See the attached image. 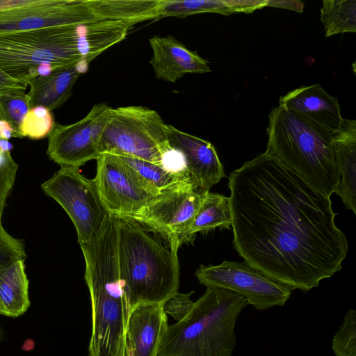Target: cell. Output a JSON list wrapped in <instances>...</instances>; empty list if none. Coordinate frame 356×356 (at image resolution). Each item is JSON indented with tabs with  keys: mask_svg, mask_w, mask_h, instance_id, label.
Listing matches in <instances>:
<instances>
[{
	"mask_svg": "<svg viewBox=\"0 0 356 356\" xmlns=\"http://www.w3.org/2000/svg\"><path fill=\"white\" fill-rule=\"evenodd\" d=\"M233 245L244 261L307 292L341 268L348 245L330 197L265 152L229 177Z\"/></svg>",
	"mask_w": 356,
	"mask_h": 356,
	"instance_id": "6da1fadb",
	"label": "cell"
},
{
	"mask_svg": "<svg viewBox=\"0 0 356 356\" xmlns=\"http://www.w3.org/2000/svg\"><path fill=\"white\" fill-rule=\"evenodd\" d=\"M79 245L91 302L88 356H130L127 328L131 307L120 274L118 218L107 216L95 236Z\"/></svg>",
	"mask_w": 356,
	"mask_h": 356,
	"instance_id": "7a4b0ae2",
	"label": "cell"
},
{
	"mask_svg": "<svg viewBox=\"0 0 356 356\" xmlns=\"http://www.w3.org/2000/svg\"><path fill=\"white\" fill-rule=\"evenodd\" d=\"M117 42L109 21L0 35V70L27 84L44 64L53 70L88 63ZM28 85V84H27Z\"/></svg>",
	"mask_w": 356,
	"mask_h": 356,
	"instance_id": "3957f363",
	"label": "cell"
},
{
	"mask_svg": "<svg viewBox=\"0 0 356 356\" xmlns=\"http://www.w3.org/2000/svg\"><path fill=\"white\" fill-rule=\"evenodd\" d=\"M248 305L233 291L207 287L186 316L168 325L156 356H232L236 322Z\"/></svg>",
	"mask_w": 356,
	"mask_h": 356,
	"instance_id": "277c9868",
	"label": "cell"
},
{
	"mask_svg": "<svg viewBox=\"0 0 356 356\" xmlns=\"http://www.w3.org/2000/svg\"><path fill=\"white\" fill-rule=\"evenodd\" d=\"M118 252L120 278L131 308L140 303L162 305L178 291L177 253L131 218H118Z\"/></svg>",
	"mask_w": 356,
	"mask_h": 356,
	"instance_id": "5b68a950",
	"label": "cell"
},
{
	"mask_svg": "<svg viewBox=\"0 0 356 356\" xmlns=\"http://www.w3.org/2000/svg\"><path fill=\"white\" fill-rule=\"evenodd\" d=\"M266 131V152L330 197L339 181L332 145L333 134L280 105L271 110Z\"/></svg>",
	"mask_w": 356,
	"mask_h": 356,
	"instance_id": "8992f818",
	"label": "cell"
},
{
	"mask_svg": "<svg viewBox=\"0 0 356 356\" xmlns=\"http://www.w3.org/2000/svg\"><path fill=\"white\" fill-rule=\"evenodd\" d=\"M99 147L101 154L126 155L161 165L162 155L170 147L167 124L147 107L111 108Z\"/></svg>",
	"mask_w": 356,
	"mask_h": 356,
	"instance_id": "52a82bcc",
	"label": "cell"
},
{
	"mask_svg": "<svg viewBox=\"0 0 356 356\" xmlns=\"http://www.w3.org/2000/svg\"><path fill=\"white\" fill-rule=\"evenodd\" d=\"M41 188L56 200L72 221L79 244L93 238L109 215L92 180L83 176L79 168L60 166Z\"/></svg>",
	"mask_w": 356,
	"mask_h": 356,
	"instance_id": "ba28073f",
	"label": "cell"
},
{
	"mask_svg": "<svg viewBox=\"0 0 356 356\" xmlns=\"http://www.w3.org/2000/svg\"><path fill=\"white\" fill-rule=\"evenodd\" d=\"M204 193L191 182H182L159 193L129 218L161 236L177 253L183 243L191 242L188 231Z\"/></svg>",
	"mask_w": 356,
	"mask_h": 356,
	"instance_id": "9c48e42d",
	"label": "cell"
},
{
	"mask_svg": "<svg viewBox=\"0 0 356 356\" xmlns=\"http://www.w3.org/2000/svg\"><path fill=\"white\" fill-rule=\"evenodd\" d=\"M207 287L229 290L243 296L255 309L262 311L283 306L291 290L253 268L245 261H224L218 265H201L195 273Z\"/></svg>",
	"mask_w": 356,
	"mask_h": 356,
	"instance_id": "30bf717a",
	"label": "cell"
},
{
	"mask_svg": "<svg viewBox=\"0 0 356 356\" xmlns=\"http://www.w3.org/2000/svg\"><path fill=\"white\" fill-rule=\"evenodd\" d=\"M96 161L93 181L109 214L129 218L157 195L117 155L104 153Z\"/></svg>",
	"mask_w": 356,
	"mask_h": 356,
	"instance_id": "8fae6325",
	"label": "cell"
},
{
	"mask_svg": "<svg viewBox=\"0 0 356 356\" xmlns=\"http://www.w3.org/2000/svg\"><path fill=\"white\" fill-rule=\"evenodd\" d=\"M112 107L95 104L82 120L63 125L54 122L48 136L47 154L60 166L79 168L101 155L99 140Z\"/></svg>",
	"mask_w": 356,
	"mask_h": 356,
	"instance_id": "7c38bea8",
	"label": "cell"
},
{
	"mask_svg": "<svg viewBox=\"0 0 356 356\" xmlns=\"http://www.w3.org/2000/svg\"><path fill=\"white\" fill-rule=\"evenodd\" d=\"M99 21L88 0H42L35 6L0 13V35Z\"/></svg>",
	"mask_w": 356,
	"mask_h": 356,
	"instance_id": "4fadbf2b",
	"label": "cell"
},
{
	"mask_svg": "<svg viewBox=\"0 0 356 356\" xmlns=\"http://www.w3.org/2000/svg\"><path fill=\"white\" fill-rule=\"evenodd\" d=\"M168 141L184 158L186 170L195 188L202 192L225 177L224 168L214 146L200 138L167 124Z\"/></svg>",
	"mask_w": 356,
	"mask_h": 356,
	"instance_id": "5bb4252c",
	"label": "cell"
},
{
	"mask_svg": "<svg viewBox=\"0 0 356 356\" xmlns=\"http://www.w3.org/2000/svg\"><path fill=\"white\" fill-rule=\"evenodd\" d=\"M279 105L332 134L340 129L343 119L337 97L328 94L318 83L289 91L280 98Z\"/></svg>",
	"mask_w": 356,
	"mask_h": 356,
	"instance_id": "9a60e30c",
	"label": "cell"
},
{
	"mask_svg": "<svg viewBox=\"0 0 356 356\" xmlns=\"http://www.w3.org/2000/svg\"><path fill=\"white\" fill-rule=\"evenodd\" d=\"M149 43L152 51L149 63L159 79L175 83L188 73L211 72L207 60L172 35H155L149 40Z\"/></svg>",
	"mask_w": 356,
	"mask_h": 356,
	"instance_id": "2e32d148",
	"label": "cell"
},
{
	"mask_svg": "<svg viewBox=\"0 0 356 356\" xmlns=\"http://www.w3.org/2000/svg\"><path fill=\"white\" fill-rule=\"evenodd\" d=\"M168 325L161 304L140 303L131 309L127 328L130 356H156Z\"/></svg>",
	"mask_w": 356,
	"mask_h": 356,
	"instance_id": "e0dca14e",
	"label": "cell"
},
{
	"mask_svg": "<svg viewBox=\"0 0 356 356\" xmlns=\"http://www.w3.org/2000/svg\"><path fill=\"white\" fill-rule=\"evenodd\" d=\"M335 165L339 181L335 193L346 209L356 214V121L343 119L332 139Z\"/></svg>",
	"mask_w": 356,
	"mask_h": 356,
	"instance_id": "ac0fdd59",
	"label": "cell"
},
{
	"mask_svg": "<svg viewBox=\"0 0 356 356\" xmlns=\"http://www.w3.org/2000/svg\"><path fill=\"white\" fill-rule=\"evenodd\" d=\"M86 68L81 64L63 67L28 81L30 109L42 106L51 111L61 106L70 97L74 85Z\"/></svg>",
	"mask_w": 356,
	"mask_h": 356,
	"instance_id": "d6986e66",
	"label": "cell"
},
{
	"mask_svg": "<svg viewBox=\"0 0 356 356\" xmlns=\"http://www.w3.org/2000/svg\"><path fill=\"white\" fill-rule=\"evenodd\" d=\"M269 0H161L160 17H185L191 15L213 13L229 15L250 13L268 6Z\"/></svg>",
	"mask_w": 356,
	"mask_h": 356,
	"instance_id": "ffe728a7",
	"label": "cell"
},
{
	"mask_svg": "<svg viewBox=\"0 0 356 356\" xmlns=\"http://www.w3.org/2000/svg\"><path fill=\"white\" fill-rule=\"evenodd\" d=\"M25 260H18L0 269V314L16 318L30 307L29 281Z\"/></svg>",
	"mask_w": 356,
	"mask_h": 356,
	"instance_id": "44dd1931",
	"label": "cell"
},
{
	"mask_svg": "<svg viewBox=\"0 0 356 356\" xmlns=\"http://www.w3.org/2000/svg\"><path fill=\"white\" fill-rule=\"evenodd\" d=\"M99 21H123L134 24L160 18L161 0H88Z\"/></svg>",
	"mask_w": 356,
	"mask_h": 356,
	"instance_id": "7402d4cb",
	"label": "cell"
},
{
	"mask_svg": "<svg viewBox=\"0 0 356 356\" xmlns=\"http://www.w3.org/2000/svg\"><path fill=\"white\" fill-rule=\"evenodd\" d=\"M231 226L229 197L208 191L202 196L200 207L189 227L188 236L193 241L197 232L217 227L229 229Z\"/></svg>",
	"mask_w": 356,
	"mask_h": 356,
	"instance_id": "603a6c76",
	"label": "cell"
},
{
	"mask_svg": "<svg viewBox=\"0 0 356 356\" xmlns=\"http://www.w3.org/2000/svg\"><path fill=\"white\" fill-rule=\"evenodd\" d=\"M321 21L325 37L356 32V0H324Z\"/></svg>",
	"mask_w": 356,
	"mask_h": 356,
	"instance_id": "cb8c5ba5",
	"label": "cell"
},
{
	"mask_svg": "<svg viewBox=\"0 0 356 356\" xmlns=\"http://www.w3.org/2000/svg\"><path fill=\"white\" fill-rule=\"evenodd\" d=\"M115 155L131 167L156 194L180 183L191 182L167 171L160 165L129 156Z\"/></svg>",
	"mask_w": 356,
	"mask_h": 356,
	"instance_id": "d4e9b609",
	"label": "cell"
},
{
	"mask_svg": "<svg viewBox=\"0 0 356 356\" xmlns=\"http://www.w3.org/2000/svg\"><path fill=\"white\" fill-rule=\"evenodd\" d=\"M30 110L25 90L19 89L0 93V119L6 121L22 138L19 128Z\"/></svg>",
	"mask_w": 356,
	"mask_h": 356,
	"instance_id": "484cf974",
	"label": "cell"
},
{
	"mask_svg": "<svg viewBox=\"0 0 356 356\" xmlns=\"http://www.w3.org/2000/svg\"><path fill=\"white\" fill-rule=\"evenodd\" d=\"M54 124L52 114L42 106L31 108L24 118L19 128L22 138L41 139L48 136Z\"/></svg>",
	"mask_w": 356,
	"mask_h": 356,
	"instance_id": "4316f807",
	"label": "cell"
},
{
	"mask_svg": "<svg viewBox=\"0 0 356 356\" xmlns=\"http://www.w3.org/2000/svg\"><path fill=\"white\" fill-rule=\"evenodd\" d=\"M335 356H356V312L350 309L332 343Z\"/></svg>",
	"mask_w": 356,
	"mask_h": 356,
	"instance_id": "83f0119b",
	"label": "cell"
},
{
	"mask_svg": "<svg viewBox=\"0 0 356 356\" xmlns=\"http://www.w3.org/2000/svg\"><path fill=\"white\" fill-rule=\"evenodd\" d=\"M17 170L18 165L13 160L10 152L0 150V218L13 188Z\"/></svg>",
	"mask_w": 356,
	"mask_h": 356,
	"instance_id": "f1b7e54d",
	"label": "cell"
},
{
	"mask_svg": "<svg viewBox=\"0 0 356 356\" xmlns=\"http://www.w3.org/2000/svg\"><path fill=\"white\" fill-rule=\"evenodd\" d=\"M26 258L24 243L6 231L0 218V269Z\"/></svg>",
	"mask_w": 356,
	"mask_h": 356,
	"instance_id": "f546056e",
	"label": "cell"
},
{
	"mask_svg": "<svg viewBox=\"0 0 356 356\" xmlns=\"http://www.w3.org/2000/svg\"><path fill=\"white\" fill-rule=\"evenodd\" d=\"M193 292V291L188 293H183L177 291L162 304L163 312L177 322L181 321L189 312L194 304L190 298Z\"/></svg>",
	"mask_w": 356,
	"mask_h": 356,
	"instance_id": "4dcf8cb0",
	"label": "cell"
},
{
	"mask_svg": "<svg viewBox=\"0 0 356 356\" xmlns=\"http://www.w3.org/2000/svg\"><path fill=\"white\" fill-rule=\"evenodd\" d=\"M42 0H0V13L40 3Z\"/></svg>",
	"mask_w": 356,
	"mask_h": 356,
	"instance_id": "1f68e13d",
	"label": "cell"
},
{
	"mask_svg": "<svg viewBox=\"0 0 356 356\" xmlns=\"http://www.w3.org/2000/svg\"><path fill=\"white\" fill-rule=\"evenodd\" d=\"M27 86L12 79L0 70V93L19 89L26 90Z\"/></svg>",
	"mask_w": 356,
	"mask_h": 356,
	"instance_id": "d6a6232c",
	"label": "cell"
},
{
	"mask_svg": "<svg viewBox=\"0 0 356 356\" xmlns=\"http://www.w3.org/2000/svg\"><path fill=\"white\" fill-rule=\"evenodd\" d=\"M291 1H268V6L285 8L290 10H296L298 13H302L304 8V3L301 1H295L291 5H290Z\"/></svg>",
	"mask_w": 356,
	"mask_h": 356,
	"instance_id": "836d02e7",
	"label": "cell"
},
{
	"mask_svg": "<svg viewBox=\"0 0 356 356\" xmlns=\"http://www.w3.org/2000/svg\"><path fill=\"white\" fill-rule=\"evenodd\" d=\"M12 137L19 138L10 124L6 121L0 119V139L8 140Z\"/></svg>",
	"mask_w": 356,
	"mask_h": 356,
	"instance_id": "e575fe53",
	"label": "cell"
},
{
	"mask_svg": "<svg viewBox=\"0 0 356 356\" xmlns=\"http://www.w3.org/2000/svg\"><path fill=\"white\" fill-rule=\"evenodd\" d=\"M13 145L8 140L0 139V150L1 152H10L13 149Z\"/></svg>",
	"mask_w": 356,
	"mask_h": 356,
	"instance_id": "d590c367",
	"label": "cell"
},
{
	"mask_svg": "<svg viewBox=\"0 0 356 356\" xmlns=\"http://www.w3.org/2000/svg\"><path fill=\"white\" fill-rule=\"evenodd\" d=\"M5 339V332L0 326V342Z\"/></svg>",
	"mask_w": 356,
	"mask_h": 356,
	"instance_id": "8d00e7d4",
	"label": "cell"
}]
</instances>
